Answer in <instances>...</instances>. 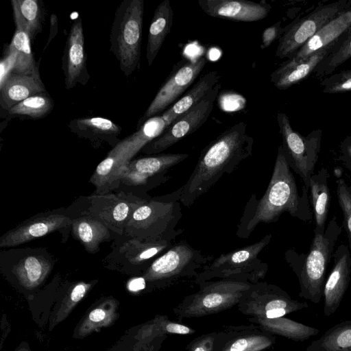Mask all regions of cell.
Returning a JSON list of instances; mask_svg holds the SVG:
<instances>
[{"instance_id":"cell-1","label":"cell","mask_w":351,"mask_h":351,"mask_svg":"<svg viewBox=\"0 0 351 351\" xmlns=\"http://www.w3.org/2000/svg\"><path fill=\"white\" fill-rule=\"evenodd\" d=\"M285 212L304 222L313 219L308 191L303 185L300 194L282 145H279L269 185L260 199L254 195L249 199L237 234L246 239L258 224L276 222Z\"/></svg>"},{"instance_id":"cell-2","label":"cell","mask_w":351,"mask_h":351,"mask_svg":"<svg viewBox=\"0 0 351 351\" xmlns=\"http://www.w3.org/2000/svg\"><path fill=\"white\" fill-rule=\"evenodd\" d=\"M253 138L246 124L240 121L210 142L202 151L197 163L181 189L180 200L190 207L209 191L224 173H231L252 156Z\"/></svg>"},{"instance_id":"cell-3","label":"cell","mask_w":351,"mask_h":351,"mask_svg":"<svg viewBox=\"0 0 351 351\" xmlns=\"http://www.w3.org/2000/svg\"><path fill=\"white\" fill-rule=\"evenodd\" d=\"M341 230L342 228L334 215L324 232H314L307 254H299L293 249L285 253L287 263L298 279V295L300 298L315 304L320 302L323 297L327 268Z\"/></svg>"},{"instance_id":"cell-4","label":"cell","mask_w":351,"mask_h":351,"mask_svg":"<svg viewBox=\"0 0 351 351\" xmlns=\"http://www.w3.org/2000/svg\"><path fill=\"white\" fill-rule=\"evenodd\" d=\"M181 189L160 198L149 199L134 212L125 229L127 237L141 241H175L182 230L177 226L182 216Z\"/></svg>"},{"instance_id":"cell-5","label":"cell","mask_w":351,"mask_h":351,"mask_svg":"<svg viewBox=\"0 0 351 351\" xmlns=\"http://www.w3.org/2000/svg\"><path fill=\"white\" fill-rule=\"evenodd\" d=\"M214 258V256L204 254L186 241L181 240L157 257L142 277L146 282V287H171L195 280Z\"/></svg>"},{"instance_id":"cell-6","label":"cell","mask_w":351,"mask_h":351,"mask_svg":"<svg viewBox=\"0 0 351 351\" xmlns=\"http://www.w3.org/2000/svg\"><path fill=\"white\" fill-rule=\"evenodd\" d=\"M143 12V0H124L114 14L110 50L125 76L140 67Z\"/></svg>"},{"instance_id":"cell-7","label":"cell","mask_w":351,"mask_h":351,"mask_svg":"<svg viewBox=\"0 0 351 351\" xmlns=\"http://www.w3.org/2000/svg\"><path fill=\"white\" fill-rule=\"evenodd\" d=\"M252 285L232 279L202 282L199 290L186 296L173 312L180 322L220 313L237 306Z\"/></svg>"},{"instance_id":"cell-8","label":"cell","mask_w":351,"mask_h":351,"mask_svg":"<svg viewBox=\"0 0 351 351\" xmlns=\"http://www.w3.org/2000/svg\"><path fill=\"white\" fill-rule=\"evenodd\" d=\"M271 234L261 241L221 254L206 265L194 280L196 284L215 278L232 279L254 284L265 278L268 265L258 258L261 252L269 243Z\"/></svg>"},{"instance_id":"cell-9","label":"cell","mask_w":351,"mask_h":351,"mask_svg":"<svg viewBox=\"0 0 351 351\" xmlns=\"http://www.w3.org/2000/svg\"><path fill=\"white\" fill-rule=\"evenodd\" d=\"M277 121L287 162L309 191L310 180L319 158L321 132L314 131L308 136L301 135L292 128L288 117L283 112L278 113Z\"/></svg>"},{"instance_id":"cell-10","label":"cell","mask_w":351,"mask_h":351,"mask_svg":"<svg viewBox=\"0 0 351 351\" xmlns=\"http://www.w3.org/2000/svg\"><path fill=\"white\" fill-rule=\"evenodd\" d=\"M237 307L250 317L273 319L307 308L308 304L293 299L276 285L260 281L252 285Z\"/></svg>"},{"instance_id":"cell-11","label":"cell","mask_w":351,"mask_h":351,"mask_svg":"<svg viewBox=\"0 0 351 351\" xmlns=\"http://www.w3.org/2000/svg\"><path fill=\"white\" fill-rule=\"evenodd\" d=\"M148 199L132 193L121 191L87 197V209L82 214L101 222L113 233L123 234L134 212Z\"/></svg>"},{"instance_id":"cell-12","label":"cell","mask_w":351,"mask_h":351,"mask_svg":"<svg viewBox=\"0 0 351 351\" xmlns=\"http://www.w3.org/2000/svg\"><path fill=\"white\" fill-rule=\"evenodd\" d=\"M221 84L217 83L199 102L171 123L156 138L147 144L141 152L156 155L197 130L213 110Z\"/></svg>"},{"instance_id":"cell-13","label":"cell","mask_w":351,"mask_h":351,"mask_svg":"<svg viewBox=\"0 0 351 351\" xmlns=\"http://www.w3.org/2000/svg\"><path fill=\"white\" fill-rule=\"evenodd\" d=\"M347 8L346 0L317 7L307 16L292 24L282 35L276 56L290 59L324 25Z\"/></svg>"},{"instance_id":"cell-14","label":"cell","mask_w":351,"mask_h":351,"mask_svg":"<svg viewBox=\"0 0 351 351\" xmlns=\"http://www.w3.org/2000/svg\"><path fill=\"white\" fill-rule=\"evenodd\" d=\"M207 63L204 56L187 62L171 72L139 119L138 128L147 119L165 112L176 103L189 86L195 80Z\"/></svg>"},{"instance_id":"cell-15","label":"cell","mask_w":351,"mask_h":351,"mask_svg":"<svg viewBox=\"0 0 351 351\" xmlns=\"http://www.w3.org/2000/svg\"><path fill=\"white\" fill-rule=\"evenodd\" d=\"M128 237V239L108 254L106 263L116 268L144 274L157 257L174 244L170 241H141Z\"/></svg>"},{"instance_id":"cell-16","label":"cell","mask_w":351,"mask_h":351,"mask_svg":"<svg viewBox=\"0 0 351 351\" xmlns=\"http://www.w3.org/2000/svg\"><path fill=\"white\" fill-rule=\"evenodd\" d=\"M276 337L255 324L223 326L217 331L214 351H265Z\"/></svg>"},{"instance_id":"cell-17","label":"cell","mask_w":351,"mask_h":351,"mask_svg":"<svg viewBox=\"0 0 351 351\" xmlns=\"http://www.w3.org/2000/svg\"><path fill=\"white\" fill-rule=\"evenodd\" d=\"M72 219L60 213L48 212L34 216L0 238V247H9L24 244L53 232L71 228Z\"/></svg>"},{"instance_id":"cell-18","label":"cell","mask_w":351,"mask_h":351,"mask_svg":"<svg viewBox=\"0 0 351 351\" xmlns=\"http://www.w3.org/2000/svg\"><path fill=\"white\" fill-rule=\"evenodd\" d=\"M334 264L326 280L323 298L324 314L330 316L339 308L350 282L351 254L349 247L340 244L333 253Z\"/></svg>"},{"instance_id":"cell-19","label":"cell","mask_w":351,"mask_h":351,"mask_svg":"<svg viewBox=\"0 0 351 351\" xmlns=\"http://www.w3.org/2000/svg\"><path fill=\"white\" fill-rule=\"evenodd\" d=\"M62 69L66 89L73 88L78 83L85 84L89 79L81 17L70 28L64 49Z\"/></svg>"},{"instance_id":"cell-20","label":"cell","mask_w":351,"mask_h":351,"mask_svg":"<svg viewBox=\"0 0 351 351\" xmlns=\"http://www.w3.org/2000/svg\"><path fill=\"white\" fill-rule=\"evenodd\" d=\"M198 4L212 17L244 22L262 20L271 8L267 3L245 0H198Z\"/></svg>"},{"instance_id":"cell-21","label":"cell","mask_w":351,"mask_h":351,"mask_svg":"<svg viewBox=\"0 0 351 351\" xmlns=\"http://www.w3.org/2000/svg\"><path fill=\"white\" fill-rule=\"evenodd\" d=\"M127 144L125 138L120 141L97 165L90 179V182L96 187L95 194H106L119 188L121 169L129 163L126 157Z\"/></svg>"},{"instance_id":"cell-22","label":"cell","mask_w":351,"mask_h":351,"mask_svg":"<svg viewBox=\"0 0 351 351\" xmlns=\"http://www.w3.org/2000/svg\"><path fill=\"white\" fill-rule=\"evenodd\" d=\"M350 27L351 9L347 8L324 25L286 62L298 63L319 49L338 42Z\"/></svg>"},{"instance_id":"cell-23","label":"cell","mask_w":351,"mask_h":351,"mask_svg":"<svg viewBox=\"0 0 351 351\" xmlns=\"http://www.w3.org/2000/svg\"><path fill=\"white\" fill-rule=\"evenodd\" d=\"M45 92L40 79L11 72L1 81V106L8 110L28 97Z\"/></svg>"},{"instance_id":"cell-24","label":"cell","mask_w":351,"mask_h":351,"mask_svg":"<svg viewBox=\"0 0 351 351\" xmlns=\"http://www.w3.org/2000/svg\"><path fill=\"white\" fill-rule=\"evenodd\" d=\"M339 42V41H338ZM335 43L314 53L308 58L293 64L284 62L271 75V82L280 90H285L300 82L312 73L318 64L332 51Z\"/></svg>"},{"instance_id":"cell-25","label":"cell","mask_w":351,"mask_h":351,"mask_svg":"<svg viewBox=\"0 0 351 351\" xmlns=\"http://www.w3.org/2000/svg\"><path fill=\"white\" fill-rule=\"evenodd\" d=\"M69 128L80 138L93 143L106 142L114 147L119 142L118 136L121 132L119 125L108 119L99 117L72 119Z\"/></svg>"},{"instance_id":"cell-26","label":"cell","mask_w":351,"mask_h":351,"mask_svg":"<svg viewBox=\"0 0 351 351\" xmlns=\"http://www.w3.org/2000/svg\"><path fill=\"white\" fill-rule=\"evenodd\" d=\"M173 19V11L170 1L164 0L155 10L149 28L146 48V59L149 66L153 63L169 34Z\"/></svg>"},{"instance_id":"cell-27","label":"cell","mask_w":351,"mask_h":351,"mask_svg":"<svg viewBox=\"0 0 351 351\" xmlns=\"http://www.w3.org/2000/svg\"><path fill=\"white\" fill-rule=\"evenodd\" d=\"M71 230L75 239L92 254L99 250L102 242L111 239L110 229L96 219L84 214L72 219Z\"/></svg>"},{"instance_id":"cell-28","label":"cell","mask_w":351,"mask_h":351,"mask_svg":"<svg viewBox=\"0 0 351 351\" xmlns=\"http://www.w3.org/2000/svg\"><path fill=\"white\" fill-rule=\"evenodd\" d=\"M248 320L274 336H281L294 341H304L319 332L316 328L285 317L273 319L250 317Z\"/></svg>"},{"instance_id":"cell-29","label":"cell","mask_w":351,"mask_h":351,"mask_svg":"<svg viewBox=\"0 0 351 351\" xmlns=\"http://www.w3.org/2000/svg\"><path fill=\"white\" fill-rule=\"evenodd\" d=\"M216 71L204 75L184 95L162 114L170 123L187 112L206 97L219 82Z\"/></svg>"},{"instance_id":"cell-30","label":"cell","mask_w":351,"mask_h":351,"mask_svg":"<svg viewBox=\"0 0 351 351\" xmlns=\"http://www.w3.org/2000/svg\"><path fill=\"white\" fill-rule=\"evenodd\" d=\"M328 178L329 173L327 169L323 167L317 173H313L310 180L309 191L315 222L313 232H324L326 230V221L330 203Z\"/></svg>"},{"instance_id":"cell-31","label":"cell","mask_w":351,"mask_h":351,"mask_svg":"<svg viewBox=\"0 0 351 351\" xmlns=\"http://www.w3.org/2000/svg\"><path fill=\"white\" fill-rule=\"evenodd\" d=\"M189 157L187 154H156L132 160L127 165L130 169L140 173L167 181L168 170Z\"/></svg>"},{"instance_id":"cell-32","label":"cell","mask_w":351,"mask_h":351,"mask_svg":"<svg viewBox=\"0 0 351 351\" xmlns=\"http://www.w3.org/2000/svg\"><path fill=\"white\" fill-rule=\"evenodd\" d=\"M38 0H12L16 29L25 31L33 40L41 32L43 5Z\"/></svg>"},{"instance_id":"cell-33","label":"cell","mask_w":351,"mask_h":351,"mask_svg":"<svg viewBox=\"0 0 351 351\" xmlns=\"http://www.w3.org/2000/svg\"><path fill=\"white\" fill-rule=\"evenodd\" d=\"M31 39L23 29H16L8 51L15 58L14 68L11 72L33 76L40 79L31 47Z\"/></svg>"},{"instance_id":"cell-34","label":"cell","mask_w":351,"mask_h":351,"mask_svg":"<svg viewBox=\"0 0 351 351\" xmlns=\"http://www.w3.org/2000/svg\"><path fill=\"white\" fill-rule=\"evenodd\" d=\"M306 351H351V319L326 330L306 347Z\"/></svg>"},{"instance_id":"cell-35","label":"cell","mask_w":351,"mask_h":351,"mask_svg":"<svg viewBox=\"0 0 351 351\" xmlns=\"http://www.w3.org/2000/svg\"><path fill=\"white\" fill-rule=\"evenodd\" d=\"M50 262L41 256H28L22 258L14 268V274L22 286L33 289L40 285L49 274Z\"/></svg>"},{"instance_id":"cell-36","label":"cell","mask_w":351,"mask_h":351,"mask_svg":"<svg viewBox=\"0 0 351 351\" xmlns=\"http://www.w3.org/2000/svg\"><path fill=\"white\" fill-rule=\"evenodd\" d=\"M171 123L162 115L147 119L138 130L126 137L129 161L149 143L158 137Z\"/></svg>"},{"instance_id":"cell-37","label":"cell","mask_w":351,"mask_h":351,"mask_svg":"<svg viewBox=\"0 0 351 351\" xmlns=\"http://www.w3.org/2000/svg\"><path fill=\"white\" fill-rule=\"evenodd\" d=\"M117 302L107 300L93 309L80 325L77 335L85 337L102 327L110 325L117 317Z\"/></svg>"},{"instance_id":"cell-38","label":"cell","mask_w":351,"mask_h":351,"mask_svg":"<svg viewBox=\"0 0 351 351\" xmlns=\"http://www.w3.org/2000/svg\"><path fill=\"white\" fill-rule=\"evenodd\" d=\"M53 107L51 97L45 93L32 95L9 109L8 114L30 118H42L48 114Z\"/></svg>"},{"instance_id":"cell-39","label":"cell","mask_w":351,"mask_h":351,"mask_svg":"<svg viewBox=\"0 0 351 351\" xmlns=\"http://www.w3.org/2000/svg\"><path fill=\"white\" fill-rule=\"evenodd\" d=\"M141 339L158 338L167 335H187L195 332L193 328L171 321L167 316L158 315L142 328Z\"/></svg>"},{"instance_id":"cell-40","label":"cell","mask_w":351,"mask_h":351,"mask_svg":"<svg viewBox=\"0 0 351 351\" xmlns=\"http://www.w3.org/2000/svg\"><path fill=\"white\" fill-rule=\"evenodd\" d=\"M343 38L340 45L337 43L332 51L316 67L315 70L317 75L331 73L351 58V27Z\"/></svg>"},{"instance_id":"cell-41","label":"cell","mask_w":351,"mask_h":351,"mask_svg":"<svg viewBox=\"0 0 351 351\" xmlns=\"http://www.w3.org/2000/svg\"><path fill=\"white\" fill-rule=\"evenodd\" d=\"M337 196L343 214V226L346 230L351 252V178L346 182L339 178L336 180Z\"/></svg>"},{"instance_id":"cell-42","label":"cell","mask_w":351,"mask_h":351,"mask_svg":"<svg viewBox=\"0 0 351 351\" xmlns=\"http://www.w3.org/2000/svg\"><path fill=\"white\" fill-rule=\"evenodd\" d=\"M92 284L80 282L77 283L63 301L53 324L62 321L71 313L73 307L85 296Z\"/></svg>"},{"instance_id":"cell-43","label":"cell","mask_w":351,"mask_h":351,"mask_svg":"<svg viewBox=\"0 0 351 351\" xmlns=\"http://www.w3.org/2000/svg\"><path fill=\"white\" fill-rule=\"evenodd\" d=\"M324 93H345L351 90V69L343 71L325 78L321 83Z\"/></svg>"},{"instance_id":"cell-44","label":"cell","mask_w":351,"mask_h":351,"mask_svg":"<svg viewBox=\"0 0 351 351\" xmlns=\"http://www.w3.org/2000/svg\"><path fill=\"white\" fill-rule=\"evenodd\" d=\"M217 331L204 334L192 340L186 351H214Z\"/></svg>"},{"instance_id":"cell-45","label":"cell","mask_w":351,"mask_h":351,"mask_svg":"<svg viewBox=\"0 0 351 351\" xmlns=\"http://www.w3.org/2000/svg\"><path fill=\"white\" fill-rule=\"evenodd\" d=\"M280 21L266 28L262 34L261 49H264L268 47L279 36L282 29L280 27Z\"/></svg>"},{"instance_id":"cell-46","label":"cell","mask_w":351,"mask_h":351,"mask_svg":"<svg viewBox=\"0 0 351 351\" xmlns=\"http://www.w3.org/2000/svg\"><path fill=\"white\" fill-rule=\"evenodd\" d=\"M341 160L346 167L351 171V136L346 138L341 145Z\"/></svg>"},{"instance_id":"cell-47","label":"cell","mask_w":351,"mask_h":351,"mask_svg":"<svg viewBox=\"0 0 351 351\" xmlns=\"http://www.w3.org/2000/svg\"><path fill=\"white\" fill-rule=\"evenodd\" d=\"M146 288V282L141 276L131 280L128 284V289L131 291H138Z\"/></svg>"},{"instance_id":"cell-48","label":"cell","mask_w":351,"mask_h":351,"mask_svg":"<svg viewBox=\"0 0 351 351\" xmlns=\"http://www.w3.org/2000/svg\"><path fill=\"white\" fill-rule=\"evenodd\" d=\"M19 351H27V350H25V349H23V350H19Z\"/></svg>"}]
</instances>
